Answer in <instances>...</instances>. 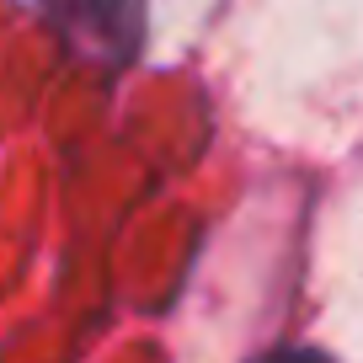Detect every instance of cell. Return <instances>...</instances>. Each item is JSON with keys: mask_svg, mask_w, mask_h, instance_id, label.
Returning a JSON list of instances; mask_svg holds the SVG:
<instances>
[{"mask_svg": "<svg viewBox=\"0 0 363 363\" xmlns=\"http://www.w3.org/2000/svg\"><path fill=\"white\" fill-rule=\"evenodd\" d=\"M43 16L96 69H123L145 43V0H43Z\"/></svg>", "mask_w": 363, "mask_h": 363, "instance_id": "cell-1", "label": "cell"}]
</instances>
